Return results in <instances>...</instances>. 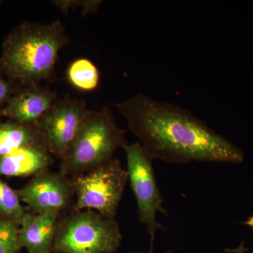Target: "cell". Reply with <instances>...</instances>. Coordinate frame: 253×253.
I'll list each match as a JSON object with an SVG mask.
<instances>
[{
    "mask_svg": "<svg viewBox=\"0 0 253 253\" xmlns=\"http://www.w3.org/2000/svg\"><path fill=\"white\" fill-rule=\"evenodd\" d=\"M16 191L34 214L54 212L63 215L71 212L75 203L71 179L60 172L49 170L38 174Z\"/></svg>",
    "mask_w": 253,
    "mask_h": 253,
    "instance_id": "ba28073f",
    "label": "cell"
},
{
    "mask_svg": "<svg viewBox=\"0 0 253 253\" xmlns=\"http://www.w3.org/2000/svg\"><path fill=\"white\" fill-rule=\"evenodd\" d=\"M38 143L42 141L36 126L11 121L0 122V160L16 150Z\"/></svg>",
    "mask_w": 253,
    "mask_h": 253,
    "instance_id": "7c38bea8",
    "label": "cell"
},
{
    "mask_svg": "<svg viewBox=\"0 0 253 253\" xmlns=\"http://www.w3.org/2000/svg\"><path fill=\"white\" fill-rule=\"evenodd\" d=\"M102 1L100 0H81L80 7L81 8L82 17H85L89 14H95L97 12Z\"/></svg>",
    "mask_w": 253,
    "mask_h": 253,
    "instance_id": "e0dca14e",
    "label": "cell"
},
{
    "mask_svg": "<svg viewBox=\"0 0 253 253\" xmlns=\"http://www.w3.org/2000/svg\"><path fill=\"white\" fill-rule=\"evenodd\" d=\"M123 149L126 153L128 177L137 203L139 221L146 226L151 239L150 251H153L156 231L167 230V228L156 220V213L161 212L168 217L169 214L163 206L152 158L138 141L126 144Z\"/></svg>",
    "mask_w": 253,
    "mask_h": 253,
    "instance_id": "8992f818",
    "label": "cell"
},
{
    "mask_svg": "<svg viewBox=\"0 0 253 253\" xmlns=\"http://www.w3.org/2000/svg\"><path fill=\"white\" fill-rule=\"evenodd\" d=\"M19 224L0 218V253H20Z\"/></svg>",
    "mask_w": 253,
    "mask_h": 253,
    "instance_id": "9a60e30c",
    "label": "cell"
},
{
    "mask_svg": "<svg viewBox=\"0 0 253 253\" xmlns=\"http://www.w3.org/2000/svg\"><path fill=\"white\" fill-rule=\"evenodd\" d=\"M70 179L75 194L71 212L90 210L105 217L116 219L129 180L127 171L119 160L113 158L99 167Z\"/></svg>",
    "mask_w": 253,
    "mask_h": 253,
    "instance_id": "5b68a950",
    "label": "cell"
},
{
    "mask_svg": "<svg viewBox=\"0 0 253 253\" xmlns=\"http://www.w3.org/2000/svg\"><path fill=\"white\" fill-rule=\"evenodd\" d=\"M53 163L54 157L44 145H29L0 160V176H35L49 171Z\"/></svg>",
    "mask_w": 253,
    "mask_h": 253,
    "instance_id": "8fae6325",
    "label": "cell"
},
{
    "mask_svg": "<svg viewBox=\"0 0 253 253\" xmlns=\"http://www.w3.org/2000/svg\"><path fill=\"white\" fill-rule=\"evenodd\" d=\"M0 195L5 219L15 221L20 225L26 211L21 206V200L17 193L6 182L0 179Z\"/></svg>",
    "mask_w": 253,
    "mask_h": 253,
    "instance_id": "5bb4252c",
    "label": "cell"
},
{
    "mask_svg": "<svg viewBox=\"0 0 253 253\" xmlns=\"http://www.w3.org/2000/svg\"><path fill=\"white\" fill-rule=\"evenodd\" d=\"M69 38L60 21L50 23L24 21L5 37L0 56V73L18 87L52 81L60 50Z\"/></svg>",
    "mask_w": 253,
    "mask_h": 253,
    "instance_id": "7a4b0ae2",
    "label": "cell"
},
{
    "mask_svg": "<svg viewBox=\"0 0 253 253\" xmlns=\"http://www.w3.org/2000/svg\"><path fill=\"white\" fill-rule=\"evenodd\" d=\"M127 144L124 129L118 126L108 106L89 110L61 161L59 172L68 177L88 172L109 162L118 149Z\"/></svg>",
    "mask_w": 253,
    "mask_h": 253,
    "instance_id": "3957f363",
    "label": "cell"
},
{
    "mask_svg": "<svg viewBox=\"0 0 253 253\" xmlns=\"http://www.w3.org/2000/svg\"><path fill=\"white\" fill-rule=\"evenodd\" d=\"M89 109L86 101L66 96L57 99L36 123L42 144L53 157L62 160Z\"/></svg>",
    "mask_w": 253,
    "mask_h": 253,
    "instance_id": "52a82bcc",
    "label": "cell"
},
{
    "mask_svg": "<svg viewBox=\"0 0 253 253\" xmlns=\"http://www.w3.org/2000/svg\"><path fill=\"white\" fill-rule=\"evenodd\" d=\"M153 160L169 163H242V150L184 108L144 93L115 104Z\"/></svg>",
    "mask_w": 253,
    "mask_h": 253,
    "instance_id": "6da1fadb",
    "label": "cell"
},
{
    "mask_svg": "<svg viewBox=\"0 0 253 253\" xmlns=\"http://www.w3.org/2000/svg\"><path fill=\"white\" fill-rule=\"evenodd\" d=\"M18 88L20 87L11 83L4 75L0 73V117H1L3 110L11 95Z\"/></svg>",
    "mask_w": 253,
    "mask_h": 253,
    "instance_id": "2e32d148",
    "label": "cell"
},
{
    "mask_svg": "<svg viewBox=\"0 0 253 253\" xmlns=\"http://www.w3.org/2000/svg\"><path fill=\"white\" fill-rule=\"evenodd\" d=\"M0 218H1V219H5L2 202H1V195H0Z\"/></svg>",
    "mask_w": 253,
    "mask_h": 253,
    "instance_id": "ffe728a7",
    "label": "cell"
},
{
    "mask_svg": "<svg viewBox=\"0 0 253 253\" xmlns=\"http://www.w3.org/2000/svg\"><path fill=\"white\" fill-rule=\"evenodd\" d=\"M61 217L54 212L34 214L26 212L19 225L21 248L28 253H53L58 221Z\"/></svg>",
    "mask_w": 253,
    "mask_h": 253,
    "instance_id": "30bf717a",
    "label": "cell"
},
{
    "mask_svg": "<svg viewBox=\"0 0 253 253\" xmlns=\"http://www.w3.org/2000/svg\"><path fill=\"white\" fill-rule=\"evenodd\" d=\"M56 99L57 95L48 87L40 85L20 87L11 95L1 116L24 126H35Z\"/></svg>",
    "mask_w": 253,
    "mask_h": 253,
    "instance_id": "9c48e42d",
    "label": "cell"
},
{
    "mask_svg": "<svg viewBox=\"0 0 253 253\" xmlns=\"http://www.w3.org/2000/svg\"><path fill=\"white\" fill-rule=\"evenodd\" d=\"M66 77L71 85L79 90H94L99 85V69L90 60L81 58L73 61L68 66Z\"/></svg>",
    "mask_w": 253,
    "mask_h": 253,
    "instance_id": "4fadbf2b",
    "label": "cell"
},
{
    "mask_svg": "<svg viewBox=\"0 0 253 253\" xmlns=\"http://www.w3.org/2000/svg\"><path fill=\"white\" fill-rule=\"evenodd\" d=\"M121 241L116 219L84 210L60 217L53 253H116Z\"/></svg>",
    "mask_w": 253,
    "mask_h": 253,
    "instance_id": "277c9868",
    "label": "cell"
},
{
    "mask_svg": "<svg viewBox=\"0 0 253 253\" xmlns=\"http://www.w3.org/2000/svg\"><path fill=\"white\" fill-rule=\"evenodd\" d=\"M51 2L57 6L63 13L67 14L70 10L76 9L80 6L81 0H56L51 1Z\"/></svg>",
    "mask_w": 253,
    "mask_h": 253,
    "instance_id": "ac0fdd59",
    "label": "cell"
},
{
    "mask_svg": "<svg viewBox=\"0 0 253 253\" xmlns=\"http://www.w3.org/2000/svg\"><path fill=\"white\" fill-rule=\"evenodd\" d=\"M131 253H146L142 252V251H134V252H132ZM147 253H154V251H149V252ZM165 253H172L171 252V251H167V252Z\"/></svg>",
    "mask_w": 253,
    "mask_h": 253,
    "instance_id": "44dd1931",
    "label": "cell"
},
{
    "mask_svg": "<svg viewBox=\"0 0 253 253\" xmlns=\"http://www.w3.org/2000/svg\"><path fill=\"white\" fill-rule=\"evenodd\" d=\"M243 224H246V225L250 226V227L252 228V229H253V215L251 216V217H250L249 219H248V220L245 221V222L243 223Z\"/></svg>",
    "mask_w": 253,
    "mask_h": 253,
    "instance_id": "d6986e66",
    "label": "cell"
}]
</instances>
